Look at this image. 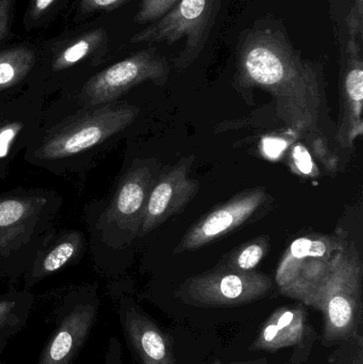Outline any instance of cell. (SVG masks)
I'll return each instance as SVG.
<instances>
[{
    "label": "cell",
    "instance_id": "1",
    "mask_svg": "<svg viewBox=\"0 0 363 364\" xmlns=\"http://www.w3.org/2000/svg\"><path fill=\"white\" fill-rule=\"evenodd\" d=\"M234 79L244 89L270 93L279 119L310 141L327 171L336 168V158L326 146L323 134L327 117L323 70L319 64L303 59L283 30L264 26L243 32Z\"/></svg>",
    "mask_w": 363,
    "mask_h": 364
},
{
    "label": "cell",
    "instance_id": "2",
    "mask_svg": "<svg viewBox=\"0 0 363 364\" xmlns=\"http://www.w3.org/2000/svg\"><path fill=\"white\" fill-rule=\"evenodd\" d=\"M125 96L40 127L23 159L55 176L87 174L140 119L142 109Z\"/></svg>",
    "mask_w": 363,
    "mask_h": 364
},
{
    "label": "cell",
    "instance_id": "3",
    "mask_svg": "<svg viewBox=\"0 0 363 364\" xmlns=\"http://www.w3.org/2000/svg\"><path fill=\"white\" fill-rule=\"evenodd\" d=\"M124 166L110 196L92 199L85 207L92 260L104 275L115 273L121 257L139 240L149 195L162 171L153 157L134 156Z\"/></svg>",
    "mask_w": 363,
    "mask_h": 364
},
{
    "label": "cell",
    "instance_id": "4",
    "mask_svg": "<svg viewBox=\"0 0 363 364\" xmlns=\"http://www.w3.org/2000/svg\"><path fill=\"white\" fill-rule=\"evenodd\" d=\"M63 197L51 188H16L0 194V282L23 280L55 231Z\"/></svg>",
    "mask_w": 363,
    "mask_h": 364
},
{
    "label": "cell",
    "instance_id": "5",
    "mask_svg": "<svg viewBox=\"0 0 363 364\" xmlns=\"http://www.w3.org/2000/svg\"><path fill=\"white\" fill-rule=\"evenodd\" d=\"M170 74L168 59L157 49H142L94 72L76 87L61 92L57 100L45 106L42 127H48L80 111L119 100L144 83L166 85Z\"/></svg>",
    "mask_w": 363,
    "mask_h": 364
},
{
    "label": "cell",
    "instance_id": "6",
    "mask_svg": "<svg viewBox=\"0 0 363 364\" xmlns=\"http://www.w3.org/2000/svg\"><path fill=\"white\" fill-rule=\"evenodd\" d=\"M363 265L355 246L347 244L330 263L319 284L304 304L325 316V340L347 339L357 329L362 316Z\"/></svg>",
    "mask_w": 363,
    "mask_h": 364
},
{
    "label": "cell",
    "instance_id": "7",
    "mask_svg": "<svg viewBox=\"0 0 363 364\" xmlns=\"http://www.w3.org/2000/svg\"><path fill=\"white\" fill-rule=\"evenodd\" d=\"M99 306V286L96 282L68 289L53 310L55 328L38 364L74 363L97 323Z\"/></svg>",
    "mask_w": 363,
    "mask_h": 364
},
{
    "label": "cell",
    "instance_id": "8",
    "mask_svg": "<svg viewBox=\"0 0 363 364\" xmlns=\"http://www.w3.org/2000/svg\"><path fill=\"white\" fill-rule=\"evenodd\" d=\"M222 0H180L174 9L131 38L134 44H168L185 38V47L175 58L174 65L185 70L204 50Z\"/></svg>",
    "mask_w": 363,
    "mask_h": 364
},
{
    "label": "cell",
    "instance_id": "9",
    "mask_svg": "<svg viewBox=\"0 0 363 364\" xmlns=\"http://www.w3.org/2000/svg\"><path fill=\"white\" fill-rule=\"evenodd\" d=\"M349 243L347 232L341 229L332 235L311 233L294 240L277 267L281 293L304 303L334 257Z\"/></svg>",
    "mask_w": 363,
    "mask_h": 364
},
{
    "label": "cell",
    "instance_id": "10",
    "mask_svg": "<svg viewBox=\"0 0 363 364\" xmlns=\"http://www.w3.org/2000/svg\"><path fill=\"white\" fill-rule=\"evenodd\" d=\"M272 289V278L266 274L219 267L185 280L177 296L200 307H234L262 299Z\"/></svg>",
    "mask_w": 363,
    "mask_h": 364
},
{
    "label": "cell",
    "instance_id": "11",
    "mask_svg": "<svg viewBox=\"0 0 363 364\" xmlns=\"http://www.w3.org/2000/svg\"><path fill=\"white\" fill-rule=\"evenodd\" d=\"M272 200L264 186L239 193L192 225L175 247L174 254L200 250L254 218H260Z\"/></svg>",
    "mask_w": 363,
    "mask_h": 364
},
{
    "label": "cell",
    "instance_id": "12",
    "mask_svg": "<svg viewBox=\"0 0 363 364\" xmlns=\"http://www.w3.org/2000/svg\"><path fill=\"white\" fill-rule=\"evenodd\" d=\"M45 106L46 96L32 87L0 100V181L9 176L13 161L36 138Z\"/></svg>",
    "mask_w": 363,
    "mask_h": 364
},
{
    "label": "cell",
    "instance_id": "13",
    "mask_svg": "<svg viewBox=\"0 0 363 364\" xmlns=\"http://www.w3.org/2000/svg\"><path fill=\"white\" fill-rule=\"evenodd\" d=\"M194 156L183 158L177 164L161 171L147 203L139 240L153 232L166 220L183 211L200 190V182L189 177Z\"/></svg>",
    "mask_w": 363,
    "mask_h": 364
},
{
    "label": "cell",
    "instance_id": "14",
    "mask_svg": "<svg viewBox=\"0 0 363 364\" xmlns=\"http://www.w3.org/2000/svg\"><path fill=\"white\" fill-rule=\"evenodd\" d=\"M363 58L362 43L349 38L340 81V117L336 140L342 149H353L362 136Z\"/></svg>",
    "mask_w": 363,
    "mask_h": 364
},
{
    "label": "cell",
    "instance_id": "15",
    "mask_svg": "<svg viewBox=\"0 0 363 364\" xmlns=\"http://www.w3.org/2000/svg\"><path fill=\"white\" fill-rule=\"evenodd\" d=\"M124 335L141 364H174L172 350L157 326L127 293L115 292Z\"/></svg>",
    "mask_w": 363,
    "mask_h": 364
},
{
    "label": "cell",
    "instance_id": "16",
    "mask_svg": "<svg viewBox=\"0 0 363 364\" xmlns=\"http://www.w3.org/2000/svg\"><path fill=\"white\" fill-rule=\"evenodd\" d=\"M87 250L89 242L82 231L78 229L55 231L23 276V289L30 290L50 276L78 264Z\"/></svg>",
    "mask_w": 363,
    "mask_h": 364
},
{
    "label": "cell",
    "instance_id": "17",
    "mask_svg": "<svg viewBox=\"0 0 363 364\" xmlns=\"http://www.w3.org/2000/svg\"><path fill=\"white\" fill-rule=\"evenodd\" d=\"M38 49L30 45H16L0 50V100L21 94L30 85L40 62Z\"/></svg>",
    "mask_w": 363,
    "mask_h": 364
},
{
    "label": "cell",
    "instance_id": "18",
    "mask_svg": "<svg viewBox=\"0 0 363 364\" xmlns=\"http://www.w3.org/2000/svg\"><path fill=\"white\" fill-rule=\"evenodd\" d=\"M305 310L283 308L271 316L256 341L255 350H278L294 346L304 335Z\"/></svg>",
    "mask_w": 363,
    "mask_h": 364
},
{
    "label": "cell",
    "instance_id": "19",
    "mask_svg": "<svg viewBox=\"0 0 363 364\" xmlns=\"http://www.w3.org/2000/svg\"><path fill=\"white\" fill-rule=\"evenodd\" d=\"M36 296L27 289L12 287L0 294V342L10 341L29 320Z\"/></svg>",
    "mask_w": 363,
    "mask_h": 364
},
{
    "label": "cell",
    "instance_id": "20",
    "mask_svg": "<svg viewBox=\"0 0 363 364\" xmlns=\"http://www.w3.org/2000/svg\"><path fill=\"white\" fill-rule=\"evenodd\" d=\"M270 250V242L266 237H258L239 246L228 254L220 267L241 272H251L264 260Z\"/></svg>",
    "mask_w": 363,
    "mask_h": 364
},
{
    "label": "cell",
    "instance_id": "21",
    "mask_svg": "<svg viewBox=\"0 0 363 364\" xmlns=\"http://www.w3.org/2000/svg\"><path fill=\"white\" fill-rule=\"evenodd\" d=\"M179 1L180 0H142L140 9L134 16V23L139 25L153 23L168 14Z\"/></svg>",
    "mask_w": 363,
    "mask_h": 364
},
{
    "label": "cell",
    "instance_id": "22",
    "mask_svg": "<svg viewBox=\"0 0 363 364\" xmlns=\"http://www.w3.org/2000/svg\"><path fill=\"white\" fill-rule=\"evenodd\" d=\"M58 0H30L27 12L23 19L26 29L31 30L38 26V23L53 10Z\"/></svg>",
    "mask_w": 363,
    "mask_h": 364
},
{
    "label": "cell",
    "instance_id": "23",
    "mask_svg": "<svg viewBox=\"0 0 363 364\" xmlns=\"http://www.w3.org/2000/svg\"><path fill=\"white\" fill-rule=\"evenodd\" d=\"M129 0H80L79 16H90L102 11H112L125 4Z\"/></svg>",
    "mask_w": 363,
    "mask_h": 364
},
{
    "label": "cell",
    "instance_id": "24",
    "mask_svg": "<svg viewBox=\"0 0 363 364\" xmlns=\"http://www.w3.org/2000/svg\"><path fill=\"white\" fill-rule=\"evenodd\" d=\"M17 0H0V44L9 38Z\"/></svg>",
    "mask_w": 363,
    "mask_h": 364
},
{
    "label": "cell",
    "instance_id": "25",
    "mask_svg": "<svg viewBox=\"0 0 363 364\" xmlns=\"http://www.w3.org/2000/svg\"><path fill=\"white\" fill-rule=\"evenodd\" d=\"M104 364H121V346L117 338H111L109 341Z\"/></svg>",
    "mask_w": 363,
    "mask_h": 364
},
{
    "label": "cell",
    "instance_id": "26",
    "mask_svg": "<svg viewBox=\"0 0 363 364\" xmlns=\"http://www.w3.org/2000/svg\"><path fill=\"white\" fill-rule=\"evenodd\" d=\"M9 341L0 342V364H4L2 361V355H4V350H6V346H8Z\"/></svg>",
    "mask_w": 363,
    "mask_h": 364
}]
</instances>
